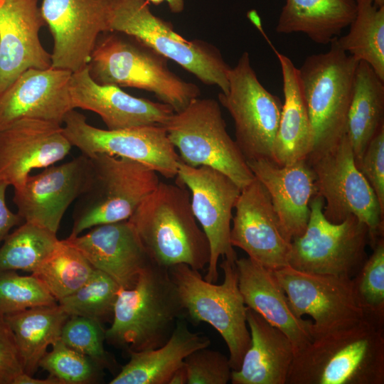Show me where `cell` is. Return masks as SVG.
<instances>
[{
  "mask_svg": "<svg viewBox=\"0 0 384 384\" xmlns=\"http://www.w3.org/2000/svg\"><path fill=\"white\" fill-rule=\"evenodd\" d=\"M384 329L363 319L313 338L294 356L286 384H383Z\"/></svg>",
  "mask_w": 384,
  "mask_h": 384,
  "instance_id": "obj_1",
  "label": "cell"
},
{
  "mask_svg": "<svg viewBox=\"0 0 384 384\" xmlns=\"http://www.w3.org/2000/svg\"><path fill=\"white\" fill-rule=\"evenodd\" d=\"M128 220L153 263L167 269L178 264L198 271L207 267L209 243L183 184L160 181Z\"/></svg>",
  "mask_w": 384,
  "mask_h": 384,
  "instance_id": "obj_2",
  "label": "cell"
},
{
  "mask_svg": "<svg viewBox=\"0 0 384 384\" xmlns=\"http://www.w3.org/2000/svg\"><path fill=\"white\" fill-rule=\"evenodd\" d=\"M184 309L168 269L153 262L131 289L120 288L105 340L117 348L139 351L163 346Z\"/></svg>",
  "mask_w": 384,
  "mask_h": 384,
  "instance_id": "obj_3",
  "label": "cell"
},
{
  "mask_svg": "<svg viewBox=\"0 0 384 384\" xmlns=\"http://www.w3.org/2000/svg\"><path fill=\"white\" fill-rule=\"evenodd\" d=\"M167 60L134 38L109 31L99 36L87 68L99 84L151 92L178 112L198 97L201 92L196 85L173 73Z\"/></svg>",
  "mask_w": 384,
  "mask_h": 384,
  "instance_id": "obj_4",
  "label": "cell"
},
{
  "mask_svg": "<svg viewBox=\"0 0 384 384\" xmlns=\"http://www.w3.org/2000/svg\"><path fill=\"white\" fill-rule=\"evenodd\" d=\"M88 157L87 182L74 207L70 237L128 220L160 183L159 174L139 161L105 153Z\"/></svg>",
  "mask_w": 384,
  "mask_h": 384,
  "instance_id": "obj_5",
  "label": "cell"
},
{
  "mask_svg": "<svg viewBox=\"0 0 384 384\" xmlns=\"http://www.w3.org/2000/svg\"><path fill=\"white\" fill-rule=\"evenodd\" d=\"M220 267L224 274L220 284L206 280L198 270L185 264L170 267L168 272L185 316L196 324L208 323L220 334L229 351L232 370H237L250 345L247 306L238 287L235 262L223 259Z\"/></svg>",
  "mask_w": 384,
  "mask_h": 384,
  "instance_id": "obj_6",
  "label": "cell"
},
{
  "mask_svg": "<svg viewBox=\"0 0 384 384\" xmlns=\"http://www.w3.org/2000/svg\"><path fill=\"white\" fill-rule=\"evenodd\" d=\"M325 53L308 56L298 68L314 135L307 160L334 147L346 134L355 71L358 61L343 51L336 38Z\"/></svg>",
  "mask_w": 384,
  "mask_h": 384,
  "instance_id": "obj_7",
  "label": "cell"
},
{
  "mask_svg": "<svg viewBox=\"0 0 384 384\" xmlns=\"http://www.w3.org/2000/svg\"><path fill=\"white\" fill-rule=\"evenodd\" d=\"M178 151L180 160L192 167L215 169L241 189L255 178L246 159L228 134L220 103L197 97L174 112L162 125Z\"/></svg>",
  "mask_w": 384,
  "mask_h": 384,
  "instance_id": "obj_8",
  "label": "cell"
},
{
  "mask_svg": "<svg viewBox=\"0 0 384 384\" xmlns=\"http://www.w3.org/2000/svg\"><path fill=\"white\" fill-rule=\"evenodd\" d=\"M110 31L130 36L193 74L203 83L228 90L230 67L220 51L201 40L188 41L150 11L147 0H114Z\"/></svg>",
  "mask_w": 384,
  "mask_h": 384,
  "instance_id": "obj_9",
  "label": "cell"
},
{
  "mask_svg": "<svg viewBox=\"0 0 384 384\" xmlns=\"http://www.w3.org/2000/svg\"><path fill=\"white\" fill-rule=\"evenodd\" d=\"M324 201L315 195L304 233L292 240L289 266L306 272L353 278L368 256L367 225L355 215L333 223L323 213Z\"/></svg>",
  "mask_w": 384,
  "mask_h": 384,
  "instance_id": "obj_10",
  "label": "cell"
},
{
  "mask_svg": "<svg viewBox=\"0 0 384 384\" xmlns=\"http://www.w3.org/2000/svg\"><path fill=\"white\" fill-rule=\"evenodd\" d=\"M307 161L315 174L316 195L324 201L325 218L339 223L355 215L367 225L373 247L383 238L384 211L356 164L346 134L329 151Z\"/></svg>",
  "mask_w": 384,
  "mask_h": 384,
  "instance_id": "obj_11",
  "label": "cell"
},
{
  "mask_svg": "<svg viewBox=\"0 0 384 384\" xmlns=\"http://www.w3.org/2000/svg\"><path fill=\"white\" fill-rule=\"evenodd\" d=\"M227 92H220L219 103L233 119L235 142L247 161H273V146L282 102L260 82L250 55L244 52L228 72Z\"/></svg>",
  "mask_w": 384,
  "mask_h": 384,
  "instance_id": "obj_12",
  "label": "cell"
},
{
  "mask_svg": "<svg viewBox=\"0 0 384 384\" xmlns=\"http://www.w3.org/2000/svg\"><path fill=\"white\" fill-rule=\"evenodd\" d=\"M63 123L65 136L82 154L105 153L142 163L167 178L177 175L180 158L162 125L102 129L90 125L75 109Z\"/></svg>",
  "mask_w": 384,
  "mask_h": 384,
  "instance_id": "obj_13",
  "label": "cell"
},
{
  "mask_svg": "<svg viewBox=\"0 0 384 384\" xmlns=\"http://www.w3.org/2000/svg\"><path fill=\"white\" fill-rule=\"evenodd\" d=\"M176 181L191 192V205L195 218L210 246V260L206 280L215 283L218 263L222 257L231 262L238 259L230 242L233 209L241 188L222 172L205 166L192 167L179 161Z\"/></svg>",
  "mask_w": 384,
  "mask_h": 384,
  "instance_id": "obj_14",
  "label": "cell"
},
{
  "mask_svg": "<svg viewBox=\"0 0 384 384\" xmlns=\"http://www.w3.org/2000/svg\"><path fill=\"white\" fill-rule=\"evenodd\" d=\"M294 312L314 320L312 338L351 326L364 319L352 278L306 272L289 266L272 271Z\"/></svg>",
  "mask_w": 384,
  "mask_h": 384,
  "instance_id": "obj_15",
  "label": "cell"
},
{
  "mask_svg": "<svg viewBox=\"0 0 384 384\" xmlns=\"http://www.w3.org/2000/svg\"><path fill=\"white\" fill-rule=\"evenodd\" d=\"M114 0H43L53 38L51 67L75 73L86 67L101 33L110 31Z\"/></svg>",
  "mask_w": 384,
  "mask_h": 384,
  "instance_id": "obj_16",
  "label": "cell"
},
{
  "mask_svg": "<svg viewBox=\"0 0 384 384\" xmlns=\"http://www.w3.org/2000/svg\"><path fill=\"white\" fill-rule=\"evenodd\" d=\"M230 242L270 270L289 266L292 238L284 229L265 187L255 177L241 189Z\"/></svg>",
  "mask_w": 384,
  "mask_h": 384,
  "instance_id": "obj_17",
  "label": "cell"
},
{
  "mask_svg": "<svg viewBox=\"0 0 384 384\" xmlns=\"http://www.w3.org/2000/svg\"><path fill=\"white\" fill-rule=\"evenodd\" d=\"M89 169V157L81 154L29 175L14 188L13 201L17 213L24 221L57 233L65 211L85 188Z\"/></svg>",
  "mask_w": 384,
  "mask_h": 384,
  "instance_id": "obj_18",
  "label": "cell"
},
{
  "mask_svg": "<svg viewBox=\"0 0 384 384\" xmlns=\"http://www.w3.org/2000/svg\"><path fill=\"white\" fill-rule=\"evenodd\" d=\"M72 147L62 124L21 119L0 131V179L20 187L31 171L61 161Z\"/></svg>",
  "mask_w": 384,
  "mask_h": 384,
  "instance_id": "obj_19",
  "label": "cell"
},
{
  "mask_svg": "<svg viewBox=\"0 0 384 384\" xmlns=\"http://www.w3.org/2000/svg\"><path fill=\"white\" fill-rule=\"evenodd\" d=\"M39 0H0V95L24 71L51 67L39 33L46 26Z\"/></svg>",
  "mask_w": 384,
  "mask_h": 384,
  "instance_id": "obj_20",
  "label": "cell"
},
{
  "mask_svg": "<svg viewBox=\"0 0 384 384\" xmlns=\"http://www.w3.org/2000/svg\"><path fill=\"white\" fill-rule=\"evenodd\" d=\"M72 73L50 67L22 73L0 95V131L23 118L63 124L74 110L70 82Z\"/></svg>",
  "mask_w": 384,
  "mask_h": 384,
  "instance_id": "obj_21",
  "label": "cell"
},
{
  "mask_svg": "<svg viewBox=\"0 0 384 384\" xmlns=\"http://www.w3.org/2000/svg\"><path fill=\"white\" fill-rule=\"evenodd\" d=\"M70 93L74 109L97 113L110 130L163 125L174 112L161 102L132 96L117 85L96 82L87 65L72 73Z\"/></svg>",
  "mask_w": 384,
  "mask_h": 384,
  "instance_id": "obj_22",
  "label": "cell"
},
{
  "mask_svg": "<svg viewBox=\"0 0 384 384\" xmlns=\"http://www.w3.org/2000/svg\"><path fill=\"white\" fill-rule=\"evenodd\" d=\"M65 240L122 289L132 288L152 262L129 220L96 225L84 235Z\"/></svg>",
  "mask_w": 384,
  "mask_h": 384,
  "instance_id": "obj_23",
  "label": "cell"
},
{
  "mask_svg": "<svg viewBox=\"0 0 384 384\" xmlns=\"http://www.w3.org/2000/svg\"><path fill=\"white\" fill-rule=\"evenodd\" d=\"M255 177L265 187L288 235H302L310 216L309 202L316 195L315 174L306 159L283 166L259 159L247 161Z\"/></svg>",
  "mask_w": 384,
  "mask_h": 384,
  "instance_id": "obj_24",
  "label": "cell"
},
{
  "mask_svg": "<svg viewBox=\"0 0 384 384\" xmlns=\"http://www.w3.org/2000/svg\"><path fill=\"white\" fill-rule=\"evenodd\" d=\"M235 265L238 287L246 306L283 331L292 343L295 354L309 343L313 339V322L294 312L272 270L248 257L238 258Z\"/></svg>",
  "mask_w": 384,
  "mask_h": 384,
  "instance_id": "obj_25",
  "label": "cell"
},
{
  "mask_svg": "<svg viewBox=\"0 0 384 384\" xmlns=\"http://www.w3.org/2000/svg\"><path fill=\"white\" fill-rule=\"evenodd\" d=\"M250 345L241 366L232 370L233 384H286L295 356L292 343L280 329L247 307Z\"/></svg>",
  "mask_w": 384,
  "mask_h": 384,
  "instance_id": "obj_26",
  "label": "cell"
},
{
  "mask_svg": "<svg viewBox=\"0 0 384 384\" xmlns=\"http://www.w3.org/2000/svg\"><path fill=\"white\" fill-rule=\"evenodd\" d=\"M279 61L282 76L284 103L276 134L273 162L283 166L306 159L314 147L312 127L302 90L299 70L265 38Z\"/></svg>",
  "mask_w": 384,
  "mask_h": 384,
  "instance_id": "obj_27",
  "label": "cell"
},
{
  "mask_svg": "<svg viewBox=\"0 0 384 384\" xmlns=\"http://www.w3.org/2000/svg\"><path fill=\"white\" fill-rule=\"evenodd\" d=\"M210 345L208 337L191 331L183 319H180L163 346L129 351V361L110 383L168 384L171 375L183 364L188 355Z\"/></svg>",
  "mask_w": 384,
  "mask_h": 384,
  "instance_id": "obj_28",
  "label": "cell"
},
{
  "mask_svg": "<svg viewBox=\"0 0 384 384\" xmlns=\"http://www.w3.org/2000/svg\"><path fill=\"white\" fill-rule=\"evenodd\" d=\"M356 10V0H286L276 31L303 33L314 43L327 45L349 26Z\"/></svg>",
  "mask_w": 384,
  "mask_h": 384,
  "instance_id": "obj_29",
  "label": "cell"
},
{
  "mask_svg": "<svg viewBox=\"0 0 384 384\" xmlns=\"http://www.w3.org/2000/svg\"><path fill=\"white\" fill-rule=\"evenodd\" d=\"M384 127V80L366 62L354 75L347 114L346 136L358 166L372 139Z\"/></svg>",
  "mask_w": 384,
  "mask_h": 384,
  "instance_id": "obj_30",
  "label": "cell"
},
{
  "mask_svg": "<svg viewBox=\"0 0 384 384\" xmlns=\"http://www.w3.org/2000/svg\"><path fill=\"white\" fill-rule=\"evenodd\" d=\"M4 316L15 335L23 371L33 376L48 347L60 338L62 328L70 315L56 304Z\"/></svg>",
  "mask_w": 384,
  "mask_h": 384,
  "instance_id": "obj_31",
  "label": "cell"
},
{
  "mask_svg": "<svg viewBox=\"0 0 384 384\" xmlns=\"http://www.w3.org/2000/svg\"><path fill=\"white\" fill-rule=\"evenodd\" d=\"M356 14L344 36L336 38L338 46L356 60L368 63L384 80V6L372 0H356Z\"/></svg>",
  "mask_w": 384,
  "mask_h": 384,
  "instance_id": "obj_32",
  "label": "cell"
},
{
  "mask_svg": "<svg viewBox=\"0 0 384 384\" xmlns=\"http://www.w3.org/2000/svg\"><path fill=\"white\" fill-rule=\"evenodd\" d=\"M94 270L82 252L65 239L31 274L58 302L82 286Z\"/></svg>",
  "mask_w": 384,
  "mask_h": 384,
  "instance_id": "obj_33",
  "label": "cell"
},
{
  "mask_svg": "<svg viewBox=\"0 0 384 384\" xmlns=\"http://www.w3.org/2000/svg\"><path fill=\"white\" fill-rule=\"evenodd\" d=\"M59 241L56 233L24 221L7 235L0 247V271L33 273L53 252Z\"/></svg>",
  "mask_w": 384,
  "mask_h": 384,
  "instance_id": "obj_34",
  "label": "cell"
},
{
  "mask_svg": "<svg viewBox=\"0 0 384 384\" xmlns=\"http://www.w3.org/2000/svg\"><path fill=\"white\" fill-rule=\"evenodd\" d=\"M119 289L111 277L95 269L82 286L58 301V304L70 316H85L102 321L112 317Z\"/></svg>",
  "mask_w": 384,
  "mask_h": 384,
  "instance_id": "obj_35",
  "label": "cell"
},
{
  "mask_svg": "<svg viewBox=\"0 0 384 384\" xmlns=\"http://www.w3.org/2000/svg\"><path fill=\"white\" fill-rule=\"evenodd\" d=\"M358 273L352 278L356 302L364 319L384 329V239L372 247Z\"/></svg>",
  "mask_w": 384,
  "mask_h": 384,
  "instance_id": "obj_36",
  "label": "cell"
},
{
  "mask_svg": "<svg viewBox=\"0 0 384 384\" xmlns=\"http://www.w3.org/2000/svg\"><path fill=\"white\" fill-rule=\"evenodd\" d=\"M39 368L46 370L60 384L94 383L102 377V368L88 356L65 345L59 339L43 356Z\"/></svg>",
  "mask_w": 384,
  "mask_h": 384,
  "instance_id": "obj_37",
  "label": "cell"
},
{
  "mask_svg": "<svg viewBox=\"0 0 384 384\" xmlns=\"http://www.w3.org/2000/svg\"><path fill=\"white\" fill-rule=\"evenodd\" d=\"M56 304L57 300L33 274L22 276L14 270L0 271L1 314Z\"/></svg>",
  "mask_w": 384,
  "mask_h": 384,
  "instance_id": "obj_38",
  "label": "cell"
},
{
  "mask_svg": "<svg viewBox=\"0 0 384 384\" xmlns=\"http://www.w3.org/2000/svg\"><path fill=\"white\" fill-rule=\"evenodd\" d=\"M61 341L75 351L92 359L102 368H112L114 360L104 348L105 330L101 321L71 315L65 322Z\"/></svg>",
  "mask_w": 384,
  "mask_h": 384,
  "instance_id": "obj_39",
  "label": "cell"
},
{
  "mask_svg": "<svg viewBox=\"0 0 384 384\" xmlns=\"http://www.w3.org/2000/svg\"><path fill=\"white\" fill-rule=\"evenodd\" d=\"M183 365L187 384H227L230 381L229 358L208 347L191 353L185 358Z\"/></svg>",
  "mask_w": 384,
  "mask_h": 384,
  "instance_id": "obj_40",
  "label": "cell"
},
{
  "mask_svg": "<svg viewBox=\"0 0 384 384\" xmlns=\"http://www.w3.org/2000/svg\"><path fill=\"white\" fill-rule=\"evenodd\" d=\"M357 166L373 188L384 211V127L370 142Z\"/></svg>",
  "mask_w": 384,
  "mask_h": 384,
  "instance_id": "obj_41",
  "label": "cell"
},
{
  "mask_svg": "<svg viewBox=\"0 0 384 384\" xmlns=\"http://www.w3.org/2000/svg\"><path fill=\"white\" fill-rule=\"evenodd\" d=\"M24 373L15 335L0 314V384H14Z\"/></svg>",
  "mask_w": 384,
  "mask_h": 384,
  "instance_id": "obj_42",
  "label": "cell"
},
{
  "mask_svg": "<svg viewBox=\"0 0 384 384\" xmlns=\"http://www.w3.org/2000/svg\"><path fill=\"white\" fill-rule=\"evenodd\" d=\"M9 184L0 179V244L15 226L22 224L23 219L16 213H14L6 206V191Z\"/></svg>",
  "mask_w": 384,
  "mask_h": 384,
  "instance_id": "obj_43",
  "label": "cell"
},
{
  "mask_svg": "<svg viewBox=\"0 0 384 384\" xmlns=\"http://www.w3.org/2000/svg\"><path fill=\"white\" fill-rule=\"evenodd\" d=\"M14 384H60L59 381L52 376L45 379L35 378L25 373L18 375Z\"/></svg>",
  "mask_w": 384,
  "mask_h": 384,
  "instance_id": "obj_44",
  "label": "cell"
},
{
  "mask_svg": "<svg viewBox=\"0 0 384 384\" xmlns=\"http://www.w3.org/2000/svg\"><path fill=\"white\" fill-rule=\"evenodd\" d=\"M148 1L159 5L163 2H166L174 14H179L184 9V0H147Z\"/></svg>",
  "mask_w": 384,
  "mask_h": 384,
  "instance_id": "obj_45",
  "label": "cell"
},
{
  "mask_svg": "<svg viewBox=\"0 0 384 384\" xmlns=\"http://www.w3.org/2000/svg\"><path fill=\"white\" fill-rule=\"evenodd\" d=\"M168 384H187V374L183 364L174 372Z\"/></svg>",
  "mask_w": 384,
  "mask_h": 384,
  "instance_id": "obj_46",
  "label": "cell"
},
{
  "mask_svg": "<svg viewBox=\"0 0 384 384\" xmlns=\"http://www.w3.org/2000/svg\"><path fill=\"white\" fill-rule=\"evenodd\" d=\"M373 4L378 7L384 6V0H372Z\"/></svg>",
  "mask_w": 384,
  "mask_h": 384,
  "instance_id": "obj_47",
  "label": "cell"
}]
</instances>
